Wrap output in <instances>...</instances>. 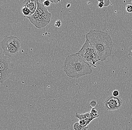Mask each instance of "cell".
<instances>
[{"mask_svg":"<svg viewBox=\"0 0 132 130\" xmlns=\"http://www.w3.org/2000/svg\"><path fill=\"white\" fill-rule=\"evenodd\" d=\"M50 3H51V2L49 0H46L43 2V4L45 7L49 6L50 5Z\"/></svg>","mask_w":132,"mask_h":130,"instance_id":"obj_15","label":"cell"},{"mask_svg":"<svg viewBox=\"0 0 132 130\" xmlns=\"http://www.w3.org/2000/svg\"><path fill=\"white\" fill-rule=\"evenodd\" d=\"M47 10V9L44 6L43 3H41L39 2V1H38L37 11L39 15H42Z\"/></svg>","mask_w":132,"mask_h":130,"instance_id":"obj_10","label":"cell"},{"mask_svg":"<svg viewBox=\"0 0 132 130\" xmlns=\"http://www.w3.org/2000/svg\"><path fill=\"white\" fill-rule=\"evenodd\" d=\"M64 71L70 78H80L92 72L91 67L77 53L68 55L64 62Z\"/></svg>","mask_w":132,"mask_h":130,"instance_id":"obj_2","label":"cell"},{"mask_svg":"<svg viewBox=\"0 0 132 130\" xmlns=\"http://www.w3.org/2000/svg\"><path fill=\"white\" fill-rule=\"evenodd\" d=\"M77 53L91 67L92 66L94 67H96V63L100 60L96 50L87 39Z\"/></svg>","mask_w":132,"mask_h":130,"instance_id":"obj_4","label":"cell"},{"mask_svg":"<svg viewBox=\"0 0 132 130\" xmlns=\"http://www.w3.org/2000/svg\"><path fill=\"white\" fill-rule=\"evenodd\" d=\"M73 128L74 130H87V129L84 128L79 123H76L73 126Z\"/></svg>","mask_w":132,"mask_h":130,"instance_id":"obj_12","label":"cell"},{"mask_svg":"<svg viewBox=\"0 0 132 130\" xmlns=\"http://www.w3.org/2000/svg\"><path fill=\"white\" fill-rule=\"evenodd\" d=\"M104 3L105 7L109 6L110 4V1L109 0H106V1H104Z\"/></svg>","mask_w":132,"mask_h":130,"instance_id":"obj_19","label":"cell"},{"mask_svg":"<svg viewBox=\"0 0 132 130\" xmlns=\"http://www.w3.org/2000/svg\"><path fill=\"white\" fill-rule=\"evenodd\" d=\"M22 12L23 14L24 15V17L25 18L31 15L30 11L26 7H23L22 8Z\"/></svg>","mask_w":132,"mask_h":130,"instance_id":"obj_11","label":"cell"},{"mask_svg":"<svg viewBox=\"0 0 132 130\" xmlns=\"http://www.w3.org/2000/svg\"><path fill=\"white\" fill-rule=\"evenodd\" d=\"M37 2H38V0L37 1L26 0L22 2V7H26L28 8L30 11L31 15H32L37 10Z\"/></svg>","mask_w":132,"mask_h":130,"instance_id":"obj_8","label":"cell"},{"mask_svg":"<svg viewBox=\"0 0 132 130\" xmlns=\"http://www.w3.org/2000/svg\"><path fill=\"white\" fill-rule=\"evenodd\" d=\"M86 38L96 50L100 60H106L111 56L113 43L109 33L100 30H91L86 34Z\"/></svg>","mask_w":132,"mask_h":130,"instance_id":"obj_1","label":"cell"},{"mask_svg":"<svg viewBox=\"0 0 132 130\" xmlns=\"http://www.w3.org/2000/svg\"><path fill=\"white\" fill-rule=\"evenodd\" d=\"M123 101L118 97L110 96L105 99L104 101L105 109L108 111L118 110L122 107Z\"/></svg>","mask_w":132,"mask_h":130,"instance_id":"obj_6","label":"cell"},{"mask_svg":"<svg viewBox=\"0 0 132 130\" xmlns=\"http://www.w3.org/2000/svg\"><path fill=\"white\" fill-rule=\"evenodd\" d=\"M61 25V21L60 20H57L55 23V26L58 28H60Z\"/></svg>","mask_w":132,"mask_h":130,"instance_id":"obj_16","label":"cell"},{"mask_svg":"<svg viewBox=\"0 0 132 130\" xmlns=\"http://www.w3.org/2000/svg\"><path fill=\"white\" fill-rule=\"evenodd\" d=\"M126 10L128 13H132V5H126Z\"/></svg>","mask_w":132,"mask_h":130,"instance_id":"obj_13","label":"cell"},{"mask_svg":"<svg viewBox=\"0 0 132 130\" xmlns=\"http://www.w3.org/2000/svg\"><path fill=\"white\" fill-rule=\"evenodd\" d=\"M50 2L52 4H57L61 2V1H50Z\"/></svg>","mask_w":132,"mask_h":130,"instance_id":"obj_20","label":"cell"},{"mask_svg":"<svg viewBox=\"0 0 132 130\" xmlns=\"http://www.w3.org/2000/svg\"><path fill=\"white\" fill-rule=\"evenodd\" d=\"M21 41L14 36H5L1 45L4 55L11 57L16 55L21 49Z\"/></svg>","mask_w":132,"mask_h":130,"instance_id":"obj_3","label":"cell"},{"mask_svg":"<svg viewBox=\"0 0 132 130\" xmlns=\"http://www.w3.org/2000/svg\"><path fill=\"white\" fill-rule=\"evenodd\" d=\"M119 92L118 90H114L113 92V97H117L119 95Z\"/></svg>","mask_w":132,"mask_h":130,"instance_id":"obj_17","label":"cell"},{"mask_svg":"<svg viewBox=\"0 0 132 130\" xmlns=\"http://www.w3.org/2000/svg\"><path fill=\"white\" fill-rule=\"evenodd\" d=\"M98 6L99 8H101L104 6V0H101V1H98Z\"/></svg>","mask_w":132,"mask_h":130,"instance_id":"obj_14","label":"cell"},{"mask_svg":"<svg viewBox=\"0 0 132 130\" xmlns=\"http://www.w3.org/2000/svg\"><path fill=\"white\" fill-rule=\"evenodd\" d=\"M14 67V64L12 62L10 57L4 54L0 55V82H5L12 74Z\"/></svg>","mask_w":132,"mask_h":130,"instance_id":"obj_5","label":"cell"},{"mask_svg":"<svg viewBox=\"0 0 132 130\" xmlns=\"http://www.w3.org/2000/svg\"><path fill=\"white\" fill-rule=\"evenodd\" d=\"M70 6H71V4H68L67 5V8H70Z\"/></svg>","mask_w":132,"mask_h":130,"instance_id":"obj_21","label":"cell"},{"mask_svg":"<svg viewBox=\"0 0 132 130\" xmlns=\"http://www.w3.org/2000/svg\"><path fill=\"white\" fill-rule=\"evenodd\" d=\"M41 16L44 25L45 26H47L51 21L52 14L47 10Z\"/></svg>","mask_w":132,"mask_h":130,"instance_id":"obj_9","label":"cell"},{"mask_svg":"<svg viewBox=\"0 0 132 130\" xmlns=\"http://www.w3.org/2000/svg\"><path fill=\"white\" fill-rule=\"evenodd\" d=\"M128 51L129 53L128 56H131L132 57V45L129 48Z\"/></svg>","mask_w":132,"mask_h":130,"instance_id":"obj_18","label":"cell"},{"mask_svg":"<svg viewBox=\"0 0 132 130\" xmlns=\"http://www.w3.org/2000/svg\"><path fill=\"white\" fill-rule=\"evenodd\" d=\"M25 18L28 19L30 23L38 29H41L45 27L41 15H39L37 10L32 15L26 17Z\"/></svg>","mask_w":132,"mask_h":130,"instance_id":"obj_7","label":"cell"}]
</instances>
